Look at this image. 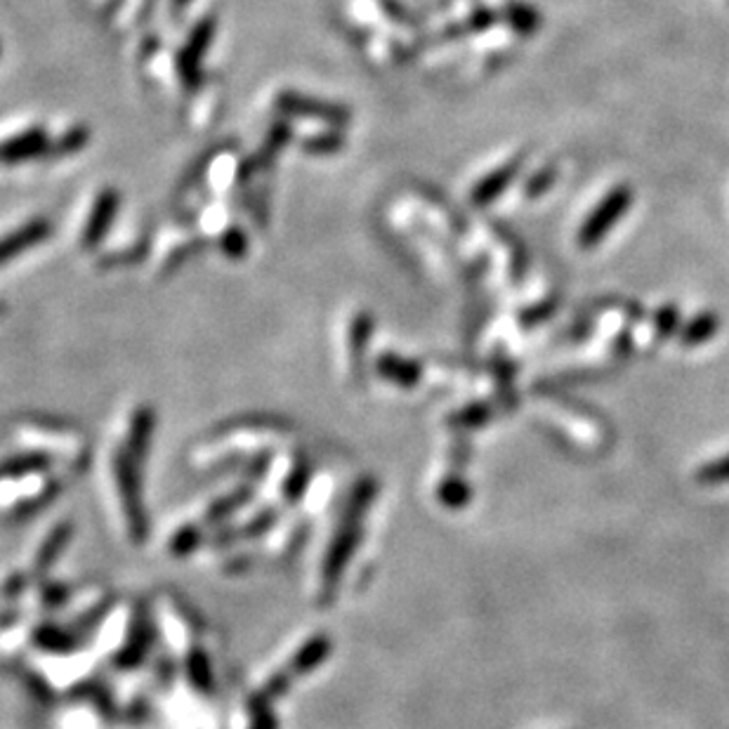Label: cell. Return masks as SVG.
Listing matches in <instances>:
<instances>
[{
	"label": "cell",
	"instance_id": "1",
	"mask_svg": "<svg viewBox=\"0 0 729 729\" xmlns=\"http://www.w3.org/2000/svg\"><path fill=\"white\" fill-rule=\"evenodd\" d=\"M630 203H633V192H630V187H626V185L616 187L607 196H604V199L600 201V206H597L593 213L588 215L586 225L581 227V232H579L581 248L597 246L604 236L612 232L616 222H619V218H623V215L628 213Z\"/></svg>",
	"mask_w": 729,
	"mask_h": 729
},
{
	"label": "cell",
	"instance_id": "2",
	"mask_svg": "<svg viewBox=\"0 0 729 729\" xmlns=\"http://www.w3.org/2000/svg\"><path fill=\"white\" fill-rule=\"evenodd\" d=\"M517 173H520V161L505 163V166L494 170V173L486 175L484 180L479 182L475 192H472V201H475L477 206H484V203L494 201L496 196L503 192V189L510 187V182L515 180Z\"/></svg>",
	"mask_w": 729,
	"mask_h": 729
},
{
	"label": "cell",
	"instance_id": "3",
	"mask_svg": "<svg viewBox=\"0 0 729 729\" xmlns=\"http://www.w3.org/2000/svg\"><path fill=\"white\" fill-rule=\"evenodd\" d=\"M45 234H48V225L41 220V222H31V225L19 229V232L5 236V239L0 241V265L8 262L10 258H15L17 253L26 251L29 246H34V243L41 241Z\"/></svg>",
	"mask_w": 729,
	"mask_h": 729
},
{
	"label": "cell",
	"instance_id": "4",
	"mask_svg": "<svg viewBox=\"0 0 729 729\" xmlns=\"http://www.w3.org/2000/svg\"><path fill=\"white\" fill-rule=\"evenodd\" d=\"M43 135L38 133H29L24 137H19V140H12L5 144L3 149H0V156H3L5 161H17V159H26V156H34L38 154V151L43 149Z\"/></svg>",
	"mask_w": 729,
	"mask_h": 729
},
{
	"label": "cell",
	"instance_id": "5",
	"mask_svg": "<svg viewBox=\"0 0 729 729\" xmlns=\"http://www.w3.org/2000/svg\"><path fill=\"white\" fill-rule=\"evenodd\" d=\"M114 210H116V196L114 194H107L100 201V206H97V210H95L93 222H90L88 234H85V241L93 243L97 239V236H100L104 232V227H107V222L111 220V215H114Z\"/></svg>",
	"mask_w": 729,
	"mask_h": 729
},
{
	"label": "cell",
	"instance_id": "6",
	"mask_svg": "<svg viewBox=\"0 0 729 729\" xmlns=\"http://www.w3.org/2000/svg\"><path fill=\"white\" fill-rule=\"evenodd\" d=\"M510 22L515 24V29L522 31V34H531V31L536 29L538 17L531 8H524V5H515V8L510 10Z\"/></svg>",
	"mask_w": 729,
	"mask_h": 729
},
{
	"label": "cell",
	"instance_id": "7",
	"mask_svg": "<svg viewBox=\"0 0 729 729\" xmlns=\"http://www.w3.org/2000/svg\"><path fill=\"white\" fill-rule=\"evenodd\" d=\"M550 180H553V173H541V175H536L534 180H531L529 194H531V196L541 194L543 189H548V187H550Z\"/></svg>",
	"mask_w": 729,
	"mask_h": 729
}]
</instances>
